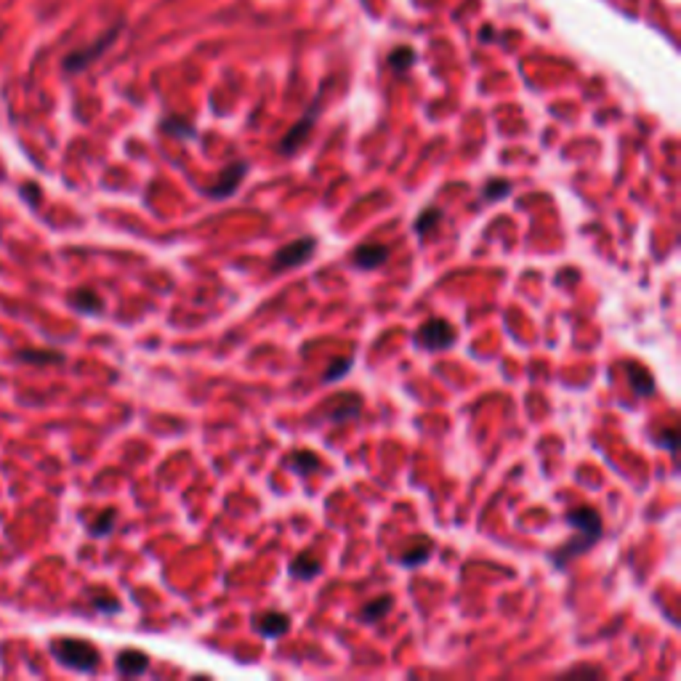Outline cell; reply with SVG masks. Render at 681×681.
Here are the masks:
<instances>
[{
    "label": "cell",
    "mask_w": 681,
    "mask_h": 681,
    "mask_svg": "<svg viewBox=\"0 0 681 681\" xmlns=\"http://www.w3.org/2000/svg\"><path fill=\"white\" fill-rule=\"evenodd\" d=\"M70 306L80 312V314H102L104 312V301L102 296L91 288H77L72 296H70Z\"/></svg>",
    "instance_id": "7c38bea8"
},
{
    "label": "cell",
    "mask_w": 681,
    "mask_h": 681,
    "mask_svg": "<svg viewBox=\"0 0 681 681\" xmlns=\"http://www.w3.org/2000/svg\"><path fill=\"white\" fill-rule=\"evenodd\" d=\"M564 522H567L572 530H577V535L554 554V564H556L559 570H564L575 556L586 554L591 545L599 543V540H602V530H604L602 514H599L596 508H572V511L564 514Z\"/></svg>",
    "instance_id": "6da1fadb"
},
{
    "label": "cell",
    "mask_w": 681,
    "mask_h": 681,
    "mask_svg": "<svg viewBox=\"0 0 681 681\" xmlns=\"http://www.w3.org/2000/svg\"><path fill=\"white\" fill-rule=\"evenodd\" d=\"M348 370H351V357H338V360H333V364L325 370L322 380H325V383H335L338 378H344Z\"/></svg>",
    "instance_id": "7402d4cb"
},
{
    "label": "cell",
    "mask_w": 681,
    "mask_h": 681,
    "mask_svg": "<svg viewBox=\"0 0 681 681\" xmlns=\"http://www.w3.org/2000/svg\"><path fill=\"white\" fill-rule=\"evenodd\" d=\"M394 607V599L392 596H378V599H373V602H367L362 607V612H360V618L364 623H378L383 615H389Z\"/></svg>",
    "instance_id": "2e32d148"
},
{
    "label": "cell",
    "mask_w": 681,
    "mask_h": 681,
    "mask_svg": "<svg viewBox=\"0 0 681 681\" xmlns=\"http://www.w3.org/2000/svg\"><path fill=\"white\" fill-rule=\"evenodd\" d=\"M428 551H431V543L421 540L415 548H408V551L399 556V561H402L405 567H418V564H424V561L428 559Z\"/></svg>",
    "instance_id": "44dd1931"
},
{
    "label": "cell",
    "mask_w": 681,
    "mask_h": 681,
    "mask_svg": "<svg viewBox=\"0 0 681 681\" xmlns=\"http://www.w3.org/2000/svg\"><path fill=\"white\" fill-rule=\"evenodd\" d=\"M314 248L317 243L312 237H301V240H293V243L282 245L272 258V269L274 272H288V269H296L306 264L309 258L314 256Z\"/></svg>",
    "instance_id": "8992f818"
},
{
    "label": "cell",
    "mask_w": 681,
    "mask_h": 681,
    "mask_svg": "<svg viewBox=\"0 0 681 681\" xmlns=\"http://www.w3.org/2000/svg\"><path fill=\"white\" fill-rule=\"evenodd\" d=\"M51 655L59 660L61 666L72 668L77 673H93L99 668L102 655L93 647L91 641L86 639H72V636H64V639H54L51 641Z\"/></svg>",
    "instance_id": "7a4b0ae2"
},
{
    "label": "cell",
    "mask_w": 681,
    "mask_h": 681,
    "mask_svg": "<svg viewBox=\"0 0 681 681\" xmlns=\"http://www.w3.org/2000/svg\"><path fill=\"white\" fill-rule=\"evenodd\" d=\"M362 412V399L357 394H341L328 402V410L319 415L322 421H333V424H344V421H354Z\"/></svg>",
    "instance_id": "ba28073f"
},
{
    "label": "cell",
    "mask_w": 681,
    "mask_h": 681,
    "mask_svg": "<svg viewBox=\"0 0 681 681\" xmlns=\"http://www.w3.org/2000/svg\"><path fill=\"white\" fill-rule=\"evenodd\" d=\"M415 61V54H412V48H394L392 56H389V67L396 70V72H402L405 67H410Z\"/></svg>",
    "instance_id": "603a6c76"
},
{
    "label": "cell",
    "mask_w": 681,
    "mask_h": 681,
    "mask_svg": "<svg viewBox=\"0 0 681 681\" xmlns=\"http://www.w3.org/2000/svg\"><path fill=\"white\" fill-rule=\"evenodd\" d=\"M120 30H122V24H115V27H109V30L99 38V40H93L91 46H83V48H77V51H72L67 59H64V72L67 75H75V72H83L88 64H93V61L99 59L102 54H104L106 48L112 46L115 40H118V35H120Z\"/></svg>",
    "instance_id": "3957f363"
},
{
    "label": "cell",
    "mask_w": 681,
    "mask_h": 681,
    "mask_svg": "<svg viewBox=\"0 0 681 681\" xmlns=\"http://www.w3.org/2000/svg\"><path fill=\"white\" fill-rule=\"evenodd\" d=\"M625 373H628V380H631V386H634V392L639 394V396H650V394H655V380H652V373L644 367V364L625 362Z\"/></svg>",
    "instance_id": "4fadbf2b"
},
{
    "label": "cell",
    "mask_w": 681,
    "mask_h": 681,
    "mask_svg": "<svg viewBox=\"0 0 681 681\" xmlns=\"http://www.w3.org/2000/svg\"><path fill=\"white\" fill-rule=\"evenodd\" d=\"M22 189V197H24V202H30V205H40V200H43V192H40V186L38 184H32V182H27V184H22L19 186Z\"/></svg>",
    "instance_id": "d4e9b609"
},
{
    "label": "cell",
    "mask_w": 681,
    "mask_h": 681,
    "mask_svg": "<svg viewBox=\"0 0 681 681\" xmlns=\"http://www.w3.org/2000/svg\"><path fill=\"white\" fill-rule=\"evenodd\" d=\"M511 192V182H506V179H492V182H487L485 186V200H503V197H508Z\"/></svg>",
    "instance_id": "cb8c5ba5"
},
{
    "label": "cell",
    "mask_w": 681,
    "mask_h": 681,
    "mask_svg": "<svg viewBox=\"0 0 681 681\" xmlns=\"http://www.w3.org/2000/svg\"><path fill=\"white\" fill-rule=\"evenodd\" d=\"M253 628L266 639H282L290 631V618L285 612H264L253 620Z\"/></svg>",
    "instance_id": "30bf717a"
},
{
    "label": "cell",
    "mask_w": 681,
    "mask_h": 681,
    "mask_svg": "<svg viewBox=\"0 0 681 681\" xmlns=\"http://www.w3.org/2000/svg\"><path fill=\"white\" fill-rule=\"evenodd\" d=\"M93 607H96L99 612H106V615H115V612H120V602H118V599H109V596H106V599L96 596V599H93Z\"/></svg>",
    "instance_id": "484cf974"
},
{
    "label": "cell",
    "mask_w": 681,
    "mask_h": 681,
    "mask_svg": "<svg viewBox=\"0 0 681 681\" xmlns=\"http://www.w3.org/2000/svg\"><path fill=\"white\" fill-rule=\"evenodd\" d=\"M115 666L120 671V676H141L150 668V657L138 650H122L115 660Z\"/></svg>",
    "instance_id": "8fae6325"
},
{
    "label": "cell",
    "mask_w": 681,
    "mask_h": 681,
    "mask_svg": "<svg viewBox=\"0 0 681 681\" xmlns=\"http://www.w3.org/2000/svg\"><path fill=\"white\" fill-rule=\"evenodd\" d=\"M248 160H237V163H229L221 173H218V179L211 184V186H205L202 189V195L211 197V200H229V197L234 195L237 189H240V184L245 182V176H248Z\"/></svg>",
    "instance_id": "5b68a950"
},
{
    "label": "cell",
    "mask_w": 681,
    "mask_h": 681,
    "mask_svg": "<svg viewBox=\"0 0 681 681\" xmlns=\"http://www.w3.org/2000/svg\"><path fill=\"white\" fill-rule=\"evenodd\" d=\"M288 466H293L301 474H312V471L319 469V458L314 453H309V450H298V453H293L288 458Z\"/></svg>",
    "instance_id": "d6986e66"
},
{
    "label": "cell",
    "mask_w": 681,
    "mask_h": 681,
    "mask_svg": "<svg viewBox=\"0 0 681 681\" xmlns=\"http://www.w3.org/2000/svg\"><path fill=\"white\" fill-rule=\"evenodd\" d=\"M439 224H442V211H439V208H426V211L415 218V232H418L421 237H426V234H431Z\"/></svg>",
    "instance_id": "ac0fdd59"
},
{
    "label": "cell",
    "mask_w": 681,
    "mask_h": 681,
    "mask_svg": "<svg viewBox=\"0 0 681 681\" xmlns=\"http://www.w3.org/2000/svg\"><path fill=\"white\" fill-rule=\"evenodd\" d=\"M657 442H663V447L673 453V450H676V434H673V428H668L663 437H657Z\"/></svg>",
    "instance_id": "4316f807"
},
{
    "label": "cell",
    "mask_w": 681,
    "mask_h": 681,
    "mask_svg": "<svg viewBox=\"0 0 681 681\" xmlns=\"http://www.w3.org/2000/svg\"><path fill=\"white\" fill-rule=\"evenodd\" d=\"M163 131L170 134V136L176 138H192L195 136V125L189 120H184V118H168L163 120Z\"/></svg>",
    "instance_id": "ffe728a7"
},
{
    "label": "cell",
    "mask_w": 681,
    "mask_h": 681,
    "mask_svg": "<svg viewBox=\"0 0 681 681\" xmlns=\"http://www.w3.org/2000/svg\"><path fill=\"white\" fill-rule=\"evenodd\" d=\"M455 328L447 319H428L415 330V346L426 348V351H444L455 344Z\"/></svg>",
    "instance_id": "277c9868"
},
{
    "label": "cell",
    "mask_w": 681,
    "mask_h": 681,
    "mask_svg": "<svg viewBox=\"0 0 681 681\" xmlns=\"http://www.w3.org/2000/svg\"><path fill=\"white\" fill-rule=\"evenodd\" d=\"M290 575L293 577H301V580H312V577H317L322 572V561L314 559V556H309V554H301V556H296V559L290 561Z\"/></svg>",
    "instance_id": "9a60e30c"
},
{
    "label": "cell",
    "mask_w": 681,
    "mask_h": 681,
    "mask_svg": "<svg viewBox=\"0 0 681 681\" xmlns=\"http://www.w3.org/2000/svg\"><path fill=\"white\" fill-rule=\"evenodd\" d=\"M314 118H317V102L314 104L309 106V112L303 115L301 120L296 122L293 128H290L288 134L282 136V141H280V154H285V157H290L293 152H298V147H301L303 141L309 138V134H312V128H314Z\"/></svg>",
    "instance_id": "52a82bcc"
},
{
    "label": "cell",
    "mask_w": 681,
    "mask_h": 681,
    "mask_svg": "<svg viewBox=\"0 0 681 681\" xmlns=\"http://www.w3.org/2000/svg\"><path fill=\"white\" fill-rule=\"evenodd\" d=\"M14 357L27 364H61L67 360L61 351H54V348H19Z\"/></svg>",
    "instance_id": "5bb4252c"
},
{
    "label": "cell",
    "mask_w": 681,
    "mask_h": 681,
    "mask_svg": "<svg viewBox=\"0 0 681 681\" xmlns=\"http://www.w3.org/2000/svg\"><path fill=\"white\" fill-rule=\"evenodd\" d=\"M389 253H392L389 245L364 243L351 253V261H354V266H360V269H378L380 264H386Z\"/></svg>",
    "instance_id": "9c48e42d"
},
{
    "label": "cell",
    "mask_w": 681,
    "mask_h": 681,
    "mask_svg": "<svg viewBox=\"0 0 681 681\" xmlns=\"http://www.w3.org/2000/svg\"><path fill=\"white\" fill-rule=\"evenodd\" d=\"M115 522H118V511H115V508H106L104 514H99L91 524H88V532H91L93 538H104V535L112 532Z\"/></svg>",
    "instance_id": "e0dca14e"
}]
</instances>
